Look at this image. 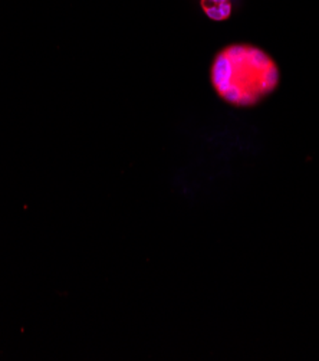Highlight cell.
<instances>
[{
    "label": "cell",
    "mask_w": 319,
    "mask_h": 361,
    "mask_svg": "<svg viewBox=\"0 0 319 361\" xmlns=\"http://www.w3.org/2000/svg\"><path fill=\"white\" fill-rule=\"evenodd\" d=\"M211 85L234 106H254L272 94L280 80L279 68L263 49L234 44L222 49L210 69Z\"/></svg>",
    "instance_id": "cell-1"
},
{
    "label": "cell",
    "mask_w": 319,
    "mask_h": 361,
    "mask_svg": "<svg viewBox=\"0 0 319 361\" xmlns=\"http://www.w3.org/2000/svg\"><path fill=\"white\" fill-rule=\"evenodd\" d=\"M201 9L213 20H226L232 15L230 0H201Z\"/></svg>",
    "instance_id": "cell-2"
}]
</instances>
